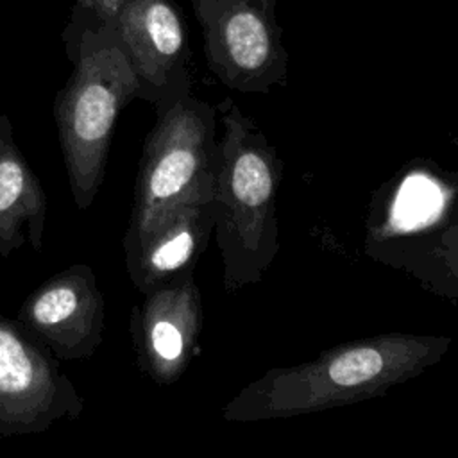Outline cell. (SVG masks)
<instances>
[{"label": "cell", "mask_w": 458, "mask_h": 458, "mask_svg": "<svg viewBox=\"0 0 458 458\" xmlns=\"http://www.w3.org/2000/svg\"><path fill=\"white\" fill-rule=\"evenodd\" d=\"M143 141L123 247L184 202H209L218 168L216 107L191 93L156 109Z\"/></svg>", "instance_id": "277c9868"}, {"label": "cell", "mask_w": 458, "mask_h": 458, "mask_svg": "<svg viewBox=\"0 0 458 458\" xmlns=\"http://www.w3.org/2000/svg\"><path fill=\"white\" fill-rule=\"evenodd\" d=\"M82 411L84 399L57 358L18 320L0 315V435L41 433Z\"/></svg>", "instance_id": "8992f818"}, {"label": "cell", "mask_w": 458, "mask_h": 458, "mask_svg": "<svg viewBox=\"0 0 458 458\" xmlns=\"http://www.w3.org/2000/svg\"><path fill=\"white\" fill-rule=\"evenodd\" d=\"M61 38L72 73L55 93L54 120L73 202L88 209L104 182L118 114L140 98V82L107 27L66 25Z\"/></svg>", "instance_id": "3957f363"}, {"label": "cell", "mask_w": 458, "mask_h": 458, "mask_svg": "<svg viewBox=\"0 0 458 458\" xmlns=\"http://www.w3.org/2000/svg\"><path fill=\"white\" fill-rule=\"evenodd\" d=\"M410 165L374 200L365 250L424 238L458 224V174Z\"/></svg>", "instance_id": "30bf717a"}, {"label": "cell", "mask_w": 458, "mask_h": 458, "mask_svg": "<svg viewBox=\"0 0 458 458\" xmlns=\"http://www.w3.org/2000/svg\"><path fill=\"white\" fill-rule=\"evenodd\" d=\"M211 73L229 89L268 93L288 82L276 0H191Z\"/></svg>", "instance_id": "5b68a950"}, {"label": "cell", "mask_w": 458, "mask_h": 458, "mask_svg": "<svg viewBox=\"0 0 458 458\" xmlns=\"http://www.w3.org/2000/svg\"><path fill=\"white\" fill-rule=\"evenodd\" d=\"M104 295L91 267L72 265L21 302L16 320L57 360L93 356L104 338Z\"/></svg>", "instance_id": "ba28073f"}, {"label": "cell", "mask_w": 458, "mask_h": 458, "mask_svg": "<svg viewBox=\"0 0 458 458\" xmlns=\"http://www.w3.org/2000/svg\"><path fill=\"white\" fill-rule=\"evenodd\" d=\"M367 254L406 270L426 290L458 306V224L424 238L376 247Z\"/></svg>", "instance_id": "4fadbf2b"}, {"label": "cell", "mask_w": 458, "mask_h": 458, "mask_svg": "<svg viewBox=\"0 0 458 458\" xmlns=\"http://www.w3.org/2000/svg\"><path fill=\"white\" fill-rule=\"evenodd\" d=\"M215 229L213 204L184 202L157 218L138 240L125 245L131 283L147 293L181 276L193 274Z\"/></svg>", "instance_id": "8fae6325"}, {"label": "cell", "mask_w": 458, "mask_h": 458, "mask_svg": "<svg viewBox=\"0 0 458 458\" xmlns=\"http://www.w3.org/2000/svg\"><path fill=\"white\" fill-rule=\"evenodd\" d=\"M449 347V336L411 333H383L333 345L310 361L263 372L224 406L222 419H288L369 401L420 376Z\"/></svg>", "instance_id": "6da1fadb"}, {"label": "cell", "mask_w": 458, "mask_h": 458, "mask_svg": "<svg viewBox=\"0 0 458 458\" xmlns=\"http://www.w3.org/2000/svg\"><path fill=\"white\" fill-rule=\"evenodd\" d=\"M222 136L211 199L222 283L227 293L261 281L279 252L277 197L283 161L265 132L236 102L216 107Z\"/></svg>", "instance_id": "7a4b0ae2"}, {"label": "cell", "mask_w": 458, "mask_h": 458, "mask_svg": "<svg viewBox=\"0 0 458 458\" xmlns=\"http://www.w3.org/2000/svg\"><path fill=\"white\" fill-rule=\"evenodd\" d=\"M129 331L140 370L161 386L174 385L199 354L202 299L193 274L143 293Z\"/></svg>", "instance_id": "9c48e42d"}, {"label": "cell", "mask_w": 458, "mask_h": 458, "mask_svg": "<svg viewBox=\"0 0 458 458\" xmlns=\"http://www.w3.org/2000/svg\"><path fill=\"white\" fill-rule=\"evenodd\" d=\"M47 193L14 140L13 123L0 114V258L29 243L43 249Z\"/></svg>", "instance_id": "7c38bea8"}, {"label": "cell", "mask_w": 458, "mask_h": 458, "mask_svg": "<svg viewBox=\"0 0 458 458\" xmlns=\"http://www.w3.org/2000/svg\"><path fill=\"white\" fill-rule=\"evenodd\" d=\"M100 25L113 32L127 55L141 100L159 109L191 93L188 30L174 0H125Z\"/></svg>", "instance_id": "52a82bcc"}]
</instances>
